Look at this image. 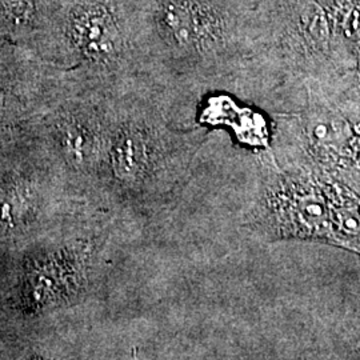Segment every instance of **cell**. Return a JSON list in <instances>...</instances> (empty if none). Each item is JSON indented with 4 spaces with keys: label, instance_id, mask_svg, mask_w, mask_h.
Instances as JSON below:
<instances>
[{
    "label": "cell",
    "instance_id": "obj_1",
    "mask_svg": "<svg viewBox=\"0 0 360 360\" xmlns=\"http://www.w3.org/2000/svg\"><path fill=\"white\" fill-rule=\"evenodd\" d=\"M71 35L79 50L94 60L111 59L119 47L112 13L103 6L82 7L71 20Z\"/></svg>",
    "mask_w": 360,
    "mask_h": 360
},
{
    "label": "cell",
    "instance_id": "obj_2",
    "mask_svg": "<svg viewBox=\"0 0 360 360\" xmlns=\"http://www.w3.org/2000/svg\"><path fill=\"white\" fill-rule=\"evenodd\" d=\"M214 18L202 13L191 0H168L162 10V23L181 47H193L214 38L218 27Z\"/></svg>",
    "mask_w": 360,
    "mask_h": 360
},
{
    "label": "cell",
    "instance_id": "obj_3",
    "mask_svg": "<svg viewBox=\"0 0 360 360\" xmlns=\"http://www.w3.org/2000/svg\"><path fill=\"white\" fill-rule=\"evenodd\" d=\"M0 8L13 23H26L34 11L32 0H0Z\"/></svg>",
    "mask_w": 360,
    "mask_h": 360
}]
</instances>
